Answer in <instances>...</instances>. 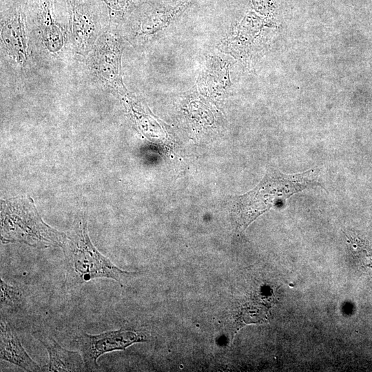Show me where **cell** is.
Listing matches in <instances>:
<instances>
[{"instance_id":"ba28073f","label":"cell","mask_w":372,"mask_h":372,"mask_svg":"<svg viewBox=\"0 0 372 372\" xmlns=\"http://www.w3.org/2000/svg\"><path fill=\"white\" fill-rule=\"evenodd\" d=\"M34 337L45 347L49 361L41 367V371H87L81 353L62 347L56 340L45 333L37 332Z\"/></svg>"},{"instance_id":"5b68a950","label":"cell","mask_w":372,"mask_h":372,"mask_svg":"<svg viewBox=\"0 0 372 372\" xmlns=\"http://www.w3.org/2000/svg\"><path fill=\"white\" fill-rule=\"evenodd\" d=\"M72 39L77 51L88 52L99 34L96 14L88 0H66Z\"/></svg>"},{"instance_id":"277c9868","label":"cell","mask_w":372,"mask_h":372,"mask_svg":"<svg viewBox=\"0 0 372 372\" xmlns=\"http://www.w3.org/2000/svg\"><path fill=\"white\" fill-rule=\"evenodd\" d=\"M146 337L133 330L121 328L99 334L79 333L76 339L87 371H96L98 358L109 352L124 350L134 343L144 342Z\"/></svg>"},{"instance_id":"6da1fadb","label":"cell","mask_w":372,"mask_h":372,"mask_svg":"<svg viewBox=\"0 0 372 372\" xmlns=\"http://www.w3.org/2000/svg\"><path fill=\"white\" fill-rule=\"evenodd\" d=\"M65 255V285L73 288L95 278H111L121 287L136 276L135 271L121 269L92 244L86 219L76 218L63 247Z\"/></svg>"},{"instance_id":"8fae6325","label":"cell","mask_w":372,"mask_h":372,"mask_svg":"<svg viewBox=\"0 0 372 372\" xmlns=\"http://www.w3.org/2000/svg\"><path fill=\"white\" fill-rule=\"evenodd\" d=\"M1 308L12 309L20 308L24 302V296L20 289L7 284L1 279Z\"/></svg>"},{"instance_id":"7a4b0ae2","label":"cell","mask_w":372,"mask_h":372,"mask_svg":"<svg viewBox=\"0 0 372 372\" xmlns=\"http://www.w3.org/2000/svg\"><path fill=\"white\" fill-rule=\"evenodd\" d=\"M320 185L314 170L296 174H285L269 169L262 181L251 192L240 196L234 207L237 226L245 229L258 216L293 194Z\"/></svg>"},{"instance_id":"3957f363","label":"cell","mask_w":372,"mask_h":372,"mask_svg":"<svg viewBox=\"0 0 372 372\" xmlns=\"http://www.w3.org/2000/svg\"><path fill=\"white\" fill-rule=\"evenodd\" d=\"M1 239L3 243L63 248L68 236L44 223L30 198H15L1 203Z\"/></svg>"},{"instance_id":"30bf717a","label":"cell","mask_w":372,"mask_h":372,"mask_svg":"<svg viewBox=\"0 0 372 372\" xmlns=\"http://www.w3.org/2000/svg\"><path fill=\"white\" fill-rule=\"evenodd\" d=\"M53 0H39L37 19L42 41L47 49L52 52L59 51L63 44V36L55 22Z\"/></svg>"},{"instance_id":"7c38bea8","label":"cell","mask_w":372,"mask_h":372,"mask_svg":"<svg viewBox=\"0 0 372 372\" xmlns=\"http://www.w3.org/2000/svg\"><path fill=\"white\" fill-rule=\"evenodd\" d=\"M106 4L110 16L118 17L125 13L128 9L132 0H103Z\"/></svg>"},{"instance_id":"9c48e42d","label":"cell","mask_w":372,"mask_h":372,"mask_svg":"<svg viewBox=\"0 0 372 372\" xmlns=\"http://www.w3.org/2000/svg\"><path fill=\"white\" fill-rule=\"evenodd\" d=\"M1 359L17 365L26 371H41V367L28 354L17 334L1 318Z\"/></svg>"},{"instance_id":"8992f818","label":"cell","mask_w":372,"mask_h":372,"mask_svg":"<svg viewBox=\"0 0 372 372\" xmlns=\"http://www.w3.org/2000/svg\"><path fill=\"white\" fill-rule=\"evenodd\" d=\"M91 67L103 82L114 87H120V44L110 33L98 39L90 56Z\"/></svg>"},{"instance_id":"52a82bcc","label":"cell","mask_w":372,"mask_h":372,"mask_svg":"<svg viewBox=\"0 0 372 372\" xmlns=\"http://www.w3.org/2000/svg\"><path fill=\"white\" fill-rule=\"evenodd\" d=\"M1 35L9 54L15 61L23 64L26 59L27 45L24 14L21 9L11 10L3 17Z\"/></svg>"}]
</instances>
